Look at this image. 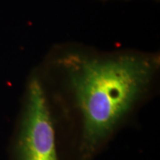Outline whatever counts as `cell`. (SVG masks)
Listing matches in <instances>:
<instances>
[{
	"mask_svg": "<svg viewBox=\"0 0 160 160\" xmlns=\"http://www.w3.org/2000/svg\"><path fill=\"white\" fill-rule=\"evenodd\" d=\"M72 63L69 79L82 117L83 149L92 153L142 95L158 62L156 57L126 53L81 58Z\"/></svg>",
	"mask_w": 160,
	"mask_h": 160,
	"instance_id": "1",
	"label": "cell"
},
{
	"mask_svg": "<svg viewBox=\"0 0 160 160\" xmlns=\"http://www.w3.org/2000/svg\"><path fill=\"white\" fill-rule=\"evenodd\" d=\"M17 154L18 160H58L46 93L37 78L29 83Z\"/></svg>",
	"mask_w": 160,
	"mask_h": 160,
	"instance_id": "2",
	"label": "cell"
}]
</instances>
